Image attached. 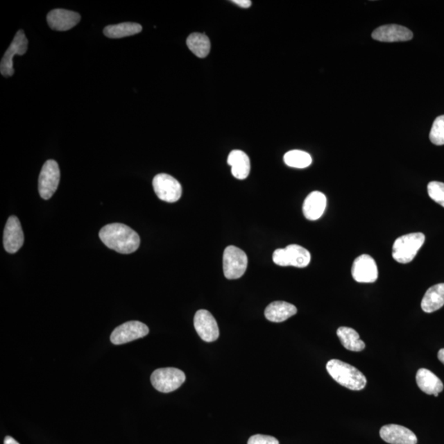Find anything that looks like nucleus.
Masks as SVG:
<instances>
[{"instance_id":"obj_1","label":"nucleus","mask_w":444,"mask_h":444,"mask_svg":"<svg viewBox=\"0 0 444 444\" xmlns=\"http://www.w3.org/2000/svg\"><path fill=\"white\" fill-rule=\"evenodd\" d=\"M99 237L105 246L119 254H132L140 246L139 235L130 226L121 223L106 225L100 230Z\"/></svg>"},{"instance_id":"obj_2","label":"nucleus","mask_w":444,"mask_h":444,"mask_svg":"<svg viewBox=\"0 0 444 444\" xmlns=\"http://www.w3.org/2000/svg\"><path fill=\"white\" fill-rule=\"evenodd\" d=\"M328 374L336 383L346 388L359 391L365 388L367 379L357 368L339 359H331L327 364Z\"/></svg>"},{"instance_id":"obj_3","label":"nucleus","mask_w":444,"mask_h":444,"mask_svg":"<svg viewBox=\"0 0 444 444\" xmlns=\"http://www.w3.org/2000/svg\"><path fill=\"white\" fill-rule=\"evenodd\" d=\"M425 241L423 233H411L396 239L393 247V257L398 263L409 264L415 259Z\"/></svg>"},{"instance_id":"obj_4","label":"nucleus","mask_w":444,"mask_h":444,"mask_svg":"<svg viewBox=\"0 0 444 444\" xmlns=\"http://www.w3.org/2000/svg\"><path fill=\"white\" fill-rule=\"evenodd\" d=\"M274 264L278 266H293L296 268H306L311 260L310 253L298 244H291L285 248H278L273 255Z\"/></svg>"},{"instance_id":"obj_5","label":"nucleus","mask_w":444,"mask_h":444,"mask_svg":"<svg viewBox=\"0 0 444 444\" xmlns=\"http://www.w3.org/2000/svg\"><path fill=\"white\" fill-rule=\"evenodd\" d=\"M185 373L176 368H162L155 370L151 376L153 387L163 393L174 392L185 383Z\"/></svg>"},{"instance_id":"obj_6","label":"nucleus","mask_w":444,"mask_h":444,"mask_svg":"<svg viewBox=\"0 0 444 444\" xmlns=\"http://www.w3.org/2000/svg\"><path fill=\"white\" fill-rule=\"evenodd\" d=\"M247 266L248 257L246 253L233 246L225 248L223 255V271L226 278H241L246 273Z\"/></svg>"},{"instance_id":"obj_7","label":"nucleus","mask_w":444,"mask_h":444,"mask_svg":"<svg viewBox=\"0 0 444 444\" xmlns=\"http://www.w3.org/2000/svg\"><path fill=\"white\" fill-rule=\"evenodd\" d=\"M60 180L59 165L54 160H49L42 169L39 176L38 189L44 200L50 199L56 192Z\"/></svg>"},{"instance_id":"obj_8","label":"nucleus","mask_w":444,"mask_h":444,"mask_svg":"<svg viewBox=\"0 0 444 444\" xmlns=\"http://www.w3.org/2000/svg\"><path fill=\"white\" fill-rule=\"evenodd\" d=\"M153 185L155 194L164 202L176 203L181 198L182 186L179 181L170 175L155 176Z\"/></svg>"},{"instance_id":"obj_9","label":"nucleus","mask_w":444,"mask_h":444,"mask_svg":"<svg viewBox=\"0 0 444 444\" xmlns=\"http://www.w3.org/2000/svg\"><path fill=\"white\" fill-rule=\"evenodd\" d=\"M149 333V328L139 321H130L117 327L111 333L110 341L114 345H123L140 339Z\"/></svg>"},{"instance_id":"obj_10","label":"nucleus","mask_w":444,"mask_h":444,"mask_svg":"<svg viewBox=\"0 0 444 444\" xmlns=\"http://www.w3.org/2000/svg\"><path fill=\"white\" fill-rule=\"evenodd\" d=\"M28 41L26 39L24 31L20 30L15 35V39L8 47L6 54L3 55L0 64V72L4 77H11L15 74L13 68V57L24 55L28 51Z\"/></svg>"},{"instance_id":"obj_11","label":"nucleus","mask_w":444,"mask_h":444,"mask_svg":"<svg viewBox=\"0 0 444 444\" xmlns=\"http://www.w3.org/2000/svg\"><path fill=\"white\" fill-rule=\"evenodd\" d=\"M194 324L195 330L201 339L207 343H212L219 339V327L214 317L210 311L200 309L195 314Z\"/></svg>"},{"instance_id":"obj_12","label":"nucleus","mask_w":444,"mask_h":444,"mask_svg":"<svg viewBox=\"0 0 444 444\" xmlns=\"http://www.w3.org/2000/svg\"><path fill=\"white\" fill-rule=\"evenodd\" d=\"M352 274L355 281L359 283H373L379 277L375 261L368 255H362L355 259Z\"/></svg>"},{"instance_id":"obj_13","label":"nucleus","mask_w":444,"mask_h":444,"mask_svg":"<svg viewBox=\"0 0 444 444\" xmlns=\"http://www.w3.org/2000/svg\"><path fill=\"white\" fill-rule=\"evenodd\" d=\"M24 244V234L19 219L12 216L8 219L3 232V246L10 254H15Z\"/></svg>"},{"instance_id":"obj_14","label":"nucleus","mask_w":444,"mask_h":444,"mask_svg":"<svg viewBox=\"0 0 444 444\" xmlns=\"http://www.w3.org/2000/svg\"><path fill=\"white\" fill-rule=\"evenodd\" d=\"M372 38L382 42H407L413 38V33L405 26L390 24L376 28Z\"/></svg>"},{"instance_id":"obj_15","label":"nucleus","mask_w":444,"mask_h":444,"mask_svg":"<svg viewBox=\"0 0 444 444\" xmlns=\"http://www.w3.org/2000/svg\"><path fill=\"white\" fill-rule=\"evenodd\" d=\"M81 20L79 13L57 8L48 13L47 22L53 30L65 32L74 28Z\"/></svg>"},{"instance_id":"obj_16","label":"nucleus","mask_w":444,"mask_h":444,"mask_svg":"<svg viewBox=\"0 0 444 444\" xmlns=\"http://www.w3.org/2000/svg\"><path fill=\"white\" fill-rule=\"evenodd\" d=\"M380 437L390 444H416V435L411 429L398 425H387L380 429Z\"/></svg>"},{"instance_id":"obj_17","label":"nucleus","mask_w":444,"mask_h":444,"mask_svg":"<svg viewBox=\"0 0 444 444\" xmlns=\"http://www.w3.org/2000/svg\"><path fill=\"white\" fill-rule=\"evenodd\" d=\"M327 207V198L321 192L314 191L305 198L303 213L306 219L316 221L321 219Z\"/></svg>"},{"instance_id":"obj_18","label":"nucleus","mask_w":444,"mask_h":444,"mask_svg":"<svg viewBox=\"0 0 444 444\" xmlns=\"http://www.w3.org/2000/svg\"><path fill=\"white\" fill-rule=\"evenodd\" d=\"M416 379L420 389L426 394L434 395L437 398L443 390V384L441 379L426 368H420L417 371Z\"/></svg>"},{"instance_id":"obj_19","label":"nucleus","mask_w":444,"mask_h":444,"mask_svg":"<svg viewBox=\"0 0 444 444\" xmlns=\"http://www.w3.org/2000/svg\"><path fill=\"white\" fill-rule=\"evenodd\" d=\"M296 313L295 305L285 301H274L266 308L264 314L266 318L271 322L282 323L294 316Z\"/></svg>"},{"instance_id":"obj_20","label":"nucleus","mask_w":444,"mask_h":444,"mask_svg":"<svg viewBox=\"0 0 444 444\" xmlns=\"http://www.w3.org/2000/svg\"><path fill=\"white\" fill-rule=\"evenodd\" d=\"M228 163L232 166V173L238 180H246L250 175V161L248 155L241 150H234L230 153Z\"/></svg>"},{"instance_id":"obj_21","label":"nucleus","mask_w":444,"mask_h":444,"mask_svg":"<svg viewBox=\"0 0 444 444\" xmlns=\"http://www.w3.org/2000/svg\"><path fill=\"white\" fill-rule=\"evenodd\" d=\"M444 305V283L437 284L426 291L421 301V308L425 313H433Z\"/></svg>"},{"instance_id":"obj_22","label":"nucleus","mask_w":444,"mask_h":444,"mask_svg":"<svg viewBox=\"0 0 444 444\" xmlns=\"http://www.w3.org/2000/svg\"><path fill=\"white\" fill-rule=\"evenodd\" d=\"M336 335L346 350L359 352L366 348L365 343L359 339V333L353 328L341 327L337 330Z\"/></svg>"},{"instance_id":"obj_23","label":"nucleus","mask_w":444,"mask_h":444,"mask_svg":"<svg viewBox=\"0 0 444 444\" xmlns=\"http://www.w3.org/2000/svg\"><path fill=\"white\" fill-rule=\"evenodd\" d=\"M143 30L142 26L135 22H123L117 25L106 26L104 29L105 37L111 39H119L140 33Z\"/></svg>"},{"instance_id":"obj_24","label":"nucleus","mask_w":444,"mask_h":444,"mask_svg":"<svg viewBox=\"0 0 444 444\" xmlns=\"http://www.w3.org/2000/svg\"><path fill=\"white\" fill-rule=\"evenodd\" d=\"M187 46L198 58H205L210 54V40L205 34L193 33L187 38Z\"/></svg>"},{"instance_id":"obj_25","label":"nucleus","mask_w":444,"mask_h":444,"mask_svg":"<svg viewBox=\"0 0 444 444\" xmlns=\"http://www.w3.org/2000/svg\"><path fill=\"white\" fill-rule=\"evenodd\" d=\"M284 162L290 167L304 169L311 165L312 157L304 151L292 150L284 155Z\"/></svg>"},{"instance_id":"obj_26","label":"nucleus","mask_w":444,"mask_h":444,"mask_svg":"<svg viewBox=\"0 0 444 444\" xmlns=\"http://www.w3.org/2000/svg\"><path fill=\"white\" fill-rule=\"evenodd\" d=\"M429 139L434 145H444V115H441L434 121Z\"/></svg>"},{"instance_id":"obj_27","label":"nucleus","mask_w":444,"mask_h":444,"mask_svg":"<svg viewBox=\"0 0 444 444\" xmlns=\"http://www.w3.org/2000/svg\"><path fill=\"white\" fill-rule=\"evenodd\" d=\"M428 194L430 198L444 207V183L432 181L428 185Z\"/></svg>"},{"instance_id":"obj_28","label":"nucleus","mask_w":444,"mask_h":444,"mask_svg":"<svg viewBox=\"0 0 444 444\" xmlns=\"http://www.w3.org/2000/svg\"><path fill=\"white\" fill-rule=\"evenodd\" d=\"M248 444H279V441L268 435L256 434L248 439Z\"/></svg>"},{"instance_id":"obj_29","label":"nucleus","mask_w":444,"mask_h":444,"mask_svg":"<svg viewBox=\"0 0 444 444\" xmlns=\"http://www.w3.org/2000/svg\"><path fill=\"white\" fill-rule=\"evenodd\" d=\"M232 2L237 4L238 6L244 8H250L252 4L250 0H234Z\"/></svg>"},{"instance_id":"obj_30","label":"nucleus","mask_w":444,"mask_h":444,"mask_svg":"<svg viewBox=\"0 0 444 444\" xmlns=\"http://www.w3.org/2000/svg\"><path fill=\"white\" fill-rule=\"evenodd\" d=\"M4 444H19V443L15 441L12 437L7 436L4 438Z\"/></svg>"},{"instance_id":"obj_31","label":"nucleus","mask_w":444,"mask_h":444,"mask_svg":"<svg viewBox=\"0 0 444 444\" xmlns=\"http://www.w3.org/2000/svg\"><path fill=\"white\" fill-rule=\"evenodd\" d=\"M438 358L444 365V349L439 350L438 353Z\"/></svg>"}]
</instances>
